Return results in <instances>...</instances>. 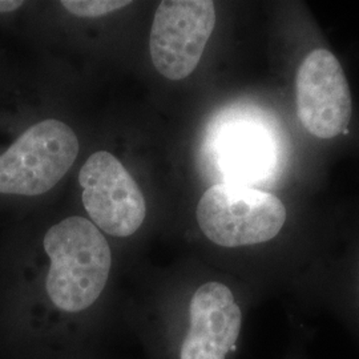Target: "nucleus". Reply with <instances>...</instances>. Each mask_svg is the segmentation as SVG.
Listing matches in <instances>:
<instances>
[{"mask_svg": "<svg viewBox=\"0 0 359 359\" xmlns=\"http://www.w3.org/2000/svg\"><path fill=\"white\" fill-rule=\"evenodd\" d=\"M76 133L63 121L34 124L0 154V194L34 197L51 191L74 165Z\"/></svg>", "mask_w": 359, "mask_h": 359, "instance_id": "7ed1b4c3", "label": "nucleus"}, {"mask_svg": "<svg viewBox=\"0 0 359 359\" xmlns=\"http://www.w3.org/2000/svg\"><path fill=\"white\" fill-rule=\"evenodd\" d=\"M25 3L16 0H0V13H13L20 8Z\"/></svg>", "mask_w": 359, "mask_h": 359, "instance_id": "9b49d317", "label": "nucleus"}, {"mask_svg": "<svg viewBox=\"0 0 359 359\" xmlns=\"http://www.w3.org/2000/svg\"><path fill=\"white\" fill-rule=\"evenodd\" d=\"M79 182L83 205L99 229L114 237H129L140 229L147 215L144 194L114 154H90Z\"/></svg>", "mask_w": 359, "mask_h": 359, "instance_id": "39448f33", "label": "nucleus"}, {"mask_svg": "<svg viewBox=\"0 0 359 359\" xmlns=\"http://www.w3.org/2000/svg\"><path fill=\"white\" fill-rule=\"evenodd\" d=\"M197 224L212 244L240 249L269 244L286 224V209L271 193L248 185L210 187L197 205Z\"/></svg>", "mask_w": 359, "mask_h": 359, "instance_id": "f03ea898", "label": "nucleus"}, {"mask_svg": "<svg viewBox=\"0 0 359 359\" xmlns=\"http://www.w3.org/2000/svg\"><path fill=\"white\" fill-rule=\"evenodd\" d=\"M274 136L258 123L233 121L215 137L216 160L225 175V184L256 182L276 165Z\"/></svg>", "mask_w": 359, "mask_h": 359, "instance_id": "6e6552de", "label": "nucleus"}, {"mask_svg": "<svg viewBox=\"0 0 359 359\" xmlns=\"http://www.w3.org/2000/svg\"><path fill=\"white\" fill-rule=\"evenodd\" d=\"M216 26L210 0H164L154 13L149 52L154 68L168 80L189 76L200 63Z\"/></svg>", "mask_w": 359, "mask_h": 359, "instance_id": "20e7f679", "label": "nucleus"}, {"mask_svg": "<svg viewBox=\"0 0 359 359\" xmlns=\"http://www.w3.org/2000/svg\"><path fill=\"white\" fill-rule=\"evenodd\" d=\"M244 310L226 283L200 285L188 305L180 359H231L238 350Z\"/></svg>", "mask_w": 359, "mask_h": 359, "instance_id": "0eeeda50", "label": "nucleus"}, {"mask_svg": "<svg viewBox=\"0 0 359 359\" xmlns=\"http://www.w3.org/2000/svg\"><path fill=\"white\" fill-rule=\"evenodd\" d=\"M283 359H309L302 339H294Z\"/></svg>", "mask_w": 359, "mask_h": 359, "instance_id": "9d476101", "label": "nucleus"}, {"mask_svg": "<svg viewBox=\"0 0 359 359\" xmlns=\"http://www.w3.org/2000/svg\"><path fill=\"white\" fill-rule=\"evenodd\" d=\"M43 244L51 259L46 289L52 304L68 313L92 306L112 266L111 248L100 229L87 218H65L47 231Z\"/></svg>", "mask_w": 359, "mask_h": 359, "instance_id": "f257e3e1", "label": "nucleus"}, {"mask_svg": "<svg viewBox=\"0 0 359 359\" xmlns=\"http://www.w3.org/2000/svg\"><path fill=\"white\" fill-rule=\"evenodd\" d=\"M297 114L302 126L320 139H333L351 117V95L345 72L325 48L310 52L295 77Z\"/></svg>", "mask_w": 359, "mask_h": 359, "instance_id": "423d86ee", "label": "nucleus"}, {"mask_svg": "<svg viewBox=\"0 0 359 359\" xmlns=\"http://www.w3.org/2000/svg\"><path fill=\"white\" fill-rule=\"evenodd\" d=\"M65 10L79 18H99L130 4L123 0H62Z\"/></svg>", "mask_w": 359, "mask_h": 359, "instance_id": "1a4fd4ad", "label": "nucleus"}]
</instances>
